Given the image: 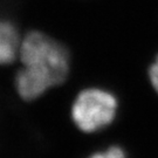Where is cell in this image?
<instances>
[{"label":"cell","mask_w":158,"mask_h":158,"mask_svg":"<svg viewBox=\"0 0 158 158\" xmlns=\"http://www.w3.org/2000/svg\"><path fill=\"white\" fill-rule=\"evenodd\" d=\"M19 56L23 68L39 77L49 89L63 83L70 70L68 49L41 32H31L21 41Z\"/></svg>","instance_id":"obj_1"},{"label":"cell","mask_w":158,"mask_h":158,"mask_svg":"<svg viewBox=\"0 0 158 158\" xmlns=\"http://www.w3.org/2000/svg\"><path fill=\"white\" fill-rule=\"evenodd\" d=\"M118 102L111 91L90 87L81 90L72 104V121L85 134L106 129L116 118Z\"/></svg>","instance_id":"obj_2"},{"label":"cell","mask_w":158,"mask_h":158,"mask_svg":"<svg viewBox=\"0 0 158 158\" xmlns=\"http://www.w3.org/2000/svg\"><path fill=\"white\" fill-rule=\"evenodd\" d=\"M21 41L15 26L5 19H0V66L12 63L19 55Z\"/></svg>","instance_id":"obj_3"},{"label":"cell","mask_w":158,"mask_h":158,"mask_svg":"<svg viewBox=\"0 0 158 158\" xmlns=\"http://www.w3.org/2000/svg\"><path fill=\"white\" fill-rule=\"evenodd\" d=\"M87 158H127V153L121 147L113 145L110 148H107L106 150L94 152Z\"/></svg>","instance_id":"obj_4"},{"label":"cell","mask_w":158,"mask_h":158,"mask_svg":"<svg viewBox=\"0 0 158 158\" xmlns=\"http://www.w3.org/2000/svg\"><path fill=\"white\" fill-rule=\"evenodd\" d=\"M149 77H150V82L152 85L153 89L157 91L158 94V55L149 68Z\"/></svg>","instance_id":"obj_5"}]
</instances>
